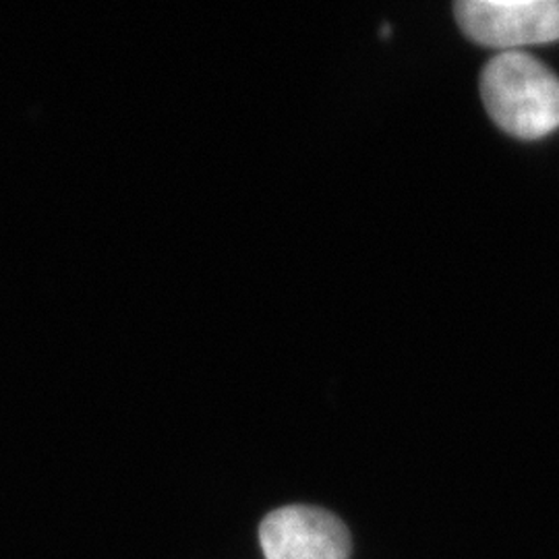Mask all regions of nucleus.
<instances>
[{
  "mask_svg": "<svg viewBox=\"0 0 559 559\" xmlns=\"http://www.w3.org/2000/svg\"><path fill=\"white\" fill-rule=\"evenodd\" d=\"M265 559H348L350 533L344 522L316 506H286L260 526Z\"/></svg>",
  "mask_w": 559,
  "mask_h": 559,
  "instance_id": "7ed1b4c3",
  "label": "nucleus"
},
{
  "mask_svg": "<svg viewBox=\"0 0 559 559\" xmlns=\"http://www.w3.org/2000/svg\"><path fill=\"white\" fill-rule=\"evenodd\" d=\"M489 117L520 140H539L559 129V80L524 52H501L480 75Z\"/></svg>",
  "mask_w": 559,
  "mask_h": 559,
  "instance_id": "f257e3e1",
  "label": "nucleus"
},
{
  "mask_svg": "<svg viewBox=\"0 0 559 559\" xmlns=\"http://www.w3.org/2000/svg\"><path fill=\"white\" fill-rule=\"evenodd\" d=\"M456 21L471 40L514 52L559 40V0H462Z\"/></svg>",
  "mask_w": 559,
  "mask_h": 559,
  "instance_id": "f03ea898",
  "label": "nucleus"
}]
</instances>
